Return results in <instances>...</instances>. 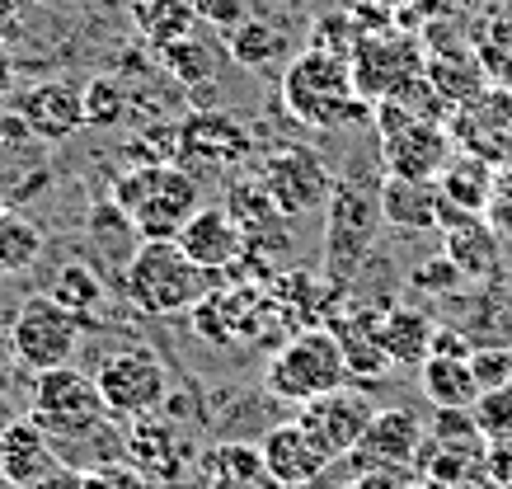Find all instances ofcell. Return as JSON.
Masks as SVG:
<instances>
[{
  "instance_id": "cell-1",
  "label": "cell",
  "mask_w": 512,
  "mask_h": 489,
  "mask_svg": "<svg viewBox=\"0 0 512 489\" xmlns=\"http://www.w3.org/2000/svg\"><path fill=\"white\" fill-rule=\"evenodd\" d=\"M109 207L137 231L141 240H174L193 212L202 207L198 179L174 160H146L113 174Z\"/></svg>"
},
{
  "instance_id": "cell-2",
  "label": "cell",
  "mask_w": 512,
  "mask_h": 489,
  "mask_svg": "<svg viewBox=\"0 0 512 489\" xmlns=\"http://www.w3.org/2000/svg\"><path fill=\"white\" fill-rule=\"evenodd\" d=\"M123 287L141 316L170 320L193 316V306L212 292V273H202L179 240H141L123 264Z\"/></svg>"
},
{
  "instance_id": "cell-3",
  "label": "cell",
  "mask_w": 512,
  "mask_h": 489,
  "mask_svg": "<svg viewBox=\"0 0 512 489\" xmlns=\"http://www.w3.org/2000/svg\"><path fill=\"white\" fill-rule=\"evenodd\" d=\"M282 104L296 123L306 127H348L372 118V99L357 95L353 66L334 57V52H301L287 71H282Z\"/></svg>"
},
{
  "instance_id": "cell-4",
  "label": "cell",
  "mask_w": 512,
  "mask_h": 489,
  "mask_svg": "<svg viewBox=\"0 0 512 489\" xmlns=\"http://www.w3.org/2000/svg\"><path fill=\"white\" fill-rule=\"evenodd\" d=\"M268 391L287 400V405H311L315 395L334 391L348 381V363H343V348L334 339L329 325H311V330L287 334L273 358H268Z\"/></svg>"
},
{
  "instance_id": "cell-5",
  "label": "cell",
  "mask_w": 512,
  "mask_h": 489,
  "mask_svg": "<svg viewBox=\"0 0 512 489\" xmlns=\"http://www.w3.org/2000/svg\"><path fill=\"white\" fill-rule=\"evenodd\" d=\"M325 278L329 283H348L362 259L376 245V226H381V193L353 179H334L325 203Z\"/></svg>"
},
{
  "instance_id": "cell-6",
  "label": "cell",
  "mask_w": 512,
  "mask_h": 489,
  "mask_svg": "<svg viewBox=\"0 0 512 489\" xmlns=\"http://www.w3.org/2000/svg\"><path fill=\"white\" fill-rule=\"evenodd\" d=\"M29 414L52 433V442H76L90 438L109 424V405L94 386V377H85L76 363L52 367L33 381V405Z\"/></svg>"
},
{
  "instance_id": "cell-7",
  "label": "cell",
  "mask_w": 512,
  "mask_h": 489,
  "mask_svg": "<svg viewBox=\"0 0 512 489\" xmlns=\"http://www.w3.org/2000/svg\"><path fill=\"white\" fill-rule=\"evenodd\" d=\"M80 334H85V320L71 316L62 301H52L47 292L19 301L15 320H10V353L15 363L33 377H43L52 367H66L76 358Z\"/></svg>"
},
{
  "instance_id": "cell-8",
  "label": "cell",
  "mask_w": 512,
  "mask_h": 489,
  "mask_svg": "<svg viewBox=\"0 0 512 489\" xmlns=\"http://www.w3.org/2000/svg\"><path fill=\"white\" fill-rule=\"evenodd\" d=\"M94 386L104 395L113 419H146L165 405L170 395V367L160 363L156 348H118L109 353L99 372H94Z\"/></svg>"
},
{
  "instance_id": "cell-9",
  "label": "cell",
  "mask_w": 512,
  "mask_h": 489,
  "mask_svg": "<svg viewBox=\"0 0 512 489\" xmlns=\"http://www.w3.org/2000/svg\"><path fill=\"white\" fill-rule=\"evenodd\" d=\"M254 151L249 127L226 109H193L174 127V165H184L193 179L226 174Z\"/></svg>"
},
{
  "instance_id": "cell-10",
  "label": "cell",
  "mask_w": 512,
  "mask_h": 489,
  "mask_svg": "<svg viewBox=\"0 0 512 489\" xmlns=\"http://www.w3.org/2000/svg\"><path fill=\"white\" fill-rule=\"evenodd\" d=\"M376 419V405L367 391H357V386H334V391L315 395L311 405H301V414H296V424L306 428L315 438V447L325 452L329 461L348 457L357 442H362V433L372 428Z\"/></svg>"
},
{
  "instance_id": "cell-11",
  "label": "cell",
  "mask_w": 512,
  "mask_h": 489,
  "mask_svg": "<svg viewBox=\"0 0 512 489\" xmlns=\"http://www.w3.org/2000/svg\"><path fill=\"white\" fill-rule=\"evenodd\" d=\"M259 184H264L268 198L278 203L282 217H306V212H315L320 203H329V189H334L325 160H320V151H311V146H278V151L264 160Z\"/></svg>"
},
{
  "instance_id": "cell-12",
  "label": "cell",
  "mask_w": 512,
  "mask_h": 489,
  "mask_svg": "<svg viewBox=\"0 0 512 489\" xmlns=\"http://www.w3.org/2000/svg\"><path fill=\"white\" fill-rule=\"evenodd\" d=\"M348 66H353V80H357V95L362 99H390L400 95L404 85L414 76H423V62H419V48L409 43V38H400V33H362L357 38L353 57H348Z\"/></svg>"
},
{
  "instance_id": "cell-13",
  "label": "cell",
  "mask_w": 512,
  "mask_h": 489,
  "mask_svg": "<svg viewBox=\"0 0 512 489\" xmlns=\"http://www.w3.org/2000/svg\"><path fill=\"white\" fill-rule=\"evenodd\" d=\"M423 442H428V428L414 410H404V405H390V410H376L372 428L362 433L348 461H353V471H414V461H419Z\"/></svg>"
},
{
  "instance_id": "cell-14",
  "label": "cell",
  "mask_w": 512,
  "mask_h": 489,
  "mask_svg": "<svg viewBox=\"0 0 512 489\" xmlns=\"http://www.w3.org/2000/svg\"><path fill=\"white\" fill-rule=\"evenodd\" d=\"M273 325V301H264L259 287H226V292H207L193 306V330L207 344H240V339H259Z\"/></svg>"
},
{
  "instance_id": "cell-15",
  "label": "cell",
  "mask_w": 512,
  "mask_h": 489,
  "mask_svg": "<svg viewBox=\"0 0 512 489\" xmlns=\"http://www.w3.org/2000/svg\"><path fill=\"white\" fill-rule=\"evenodd\" d=\"M174 240H179V250H184L202 273H212V278H217V273H231L235 264L245 259V245H249L245 231H240V221H235L226 207H207V203L179 226Z\"/></svg>"
},
{
  "instance_id": "cell-16",
  "label": "cell",
  "mask_w": 512,
  "mask_h": 489,
  "mask_svg": "<svg viewBox=\"0 0 512 489\" xmlns=\"http://www.w3.org/2000/svg\"><path fill=\"white\" fill-rule=\"evenodd\" d=\"M494 174L498 165L470 151H456L451 165L437 174V231H451L470 217H484L489 193H494Z\"/></svg>"
},
{
  "instance_id": "cell-17",
  "label": "cell",
  "mask_w": 512,
  "mask_h": 489,
  "mask_svg": "<svg viewBox=\"0 0 512 489\" xmlns=\"http://www.w3.org/2000/svg\"><path fill=\"white\" fill-rule=\"evenodd\" d=\"M19 118L29 127V137L47 146L71 142L80 127H85V99H80V85L71 80H38L19 95Z\"/></svg>"
},
{
  "instance_id": "cell-18",
  "label": "cell",
  "mask_w": 512,
  "mask_h": 489,
  "mask_svg": "<svg viewBox=\"0 0 512 489\" xmlns=\"http://www.w3.org/2000/svg\"><path fill=\"white\" fill-rule=\"evenodd\" d=\"M0 466H5L10 489H33L62 471V457H57L52 433L29 414V419L0 424Z\"/></svg>"
},
{
  "instance_id": "cell-19",
  "label": "cell",
  "mask_w": 512,
  "mask_h": 489,
  "mask_svg": "<svg viewBox=\"0 0 512 489\" xmlns=\"http://www.w3.org/2000/svg\"><path fill=\"white\" fill-rule=\"evenodd\" d=\"M259 457H264V471L278 480L282 489H306L315 485L320 475H325L329 457L315 447V438L306 433V428L296 424H273L264 433V442H259Z\"/></svg>"
},
{
  "instance_id": "cell-20",
  "label": "cell",
  "mask_w": 512,
  "mask_h": 489,
  "mask_svg": "<svg viewBox=\"0 0 512 489\" xmlns=\"http://www.w3.org/2000/svg\"><path fill=\"white\" fill-rule=\"evenodd\" d=\"M381 156H386V174H404V179H437L456 156V142L447 137L442 123H414L381 137Z\"/></svg>"
},
{
  "instance_id": "cell-21",
  "label": "cell",
  "mask_w": 512,
  "mask_h": 489,
  "mask_svg": "<svg viewBox=\"0 0 512 489\" xmlns=\"http://www.w3.org/2000/svg\"><path fill=\"white\" fill-rule=\"evenodd\" d=\"M329 330L343 348V363L348 377L362 381H381L390 372L386 344H381V306H357V311H339L329 320Z\"/></svg>"
},
{
  "instance_id": "cell-22",
  "label": "cell",
  "mask_w": 512,
  "mask_h": 489,
  "mask_svg": "<svg viewBox=\"0 0 512 489\" xmlns=\"http://www.w3.org/2000/svg\"><path fill=\"white\" fill-rule=\"evenodd\" d=\"M433 339L437 320L423 306H409V301L381 306V344H386L390 367H423L433 353Z\"/></svg>"
},
{
  "instance_id": "cell-23",
  "label": "cell",
  "mask_w": 512,
  "mask_h": 489,
  "mask_svg": "<svg viewBox=\"0 0 512 489\" xmlns=\"http://www.w3.org/2000/svg\"><path fill=\"white\" fill-rule=\"evenodd\" d=\"M461 142L470 146V156L503 165V156L512 146V95L494 90V95L470 99L466 113H461Z\"/></svg>"
},
{
  "instance_id": "cell-24",
  "label": "cell",
  "mask_w": 512,
  "mask_h": 489,
  "mask_svg": "<svg viewBox=\"0 0 512 489\" xmlns=\"http://www.w3.org/2000/svg\"><path fill=\"white\" fill-rule=\"evenodd\" d=\"M381 217L400 231H437V179H404L386 174L381 179Z\"/></svg>"
},
{
  "instance_id": "cell-25",
  "label": "cell",
  "mask_w": 512,
  "mask_h": 489,
  "mask_svg": "<svg viewBox=\"0 0 512 489\" xmlns=\"http://www.w3.org/2000/svg\"><path fill=\"white\" fill-rule=\"evenodd\" d=\"M419 386L433 410H470L484 391L470 358H456V353H428V363L419 367Z\"/></svg>"
},
{
  "instance_id": "cell-26",
  "label": "cell",
  "mask_w": 512,
  "mask_h": 489,
  "mask_svg": "<svg viewBox=\"0 0 512 489\" xmlns=\"http://www.w3.org/2000/svg\"><path fill=\"white\" fill-rule=\"evenodd\" d=\"M498 250H503V236L484 217H470L461 226L442 231V254L461 269V278L480 283V278H494L498 273Z\"/></svg>"
},
{
  "instance_id": "cell-27",
  "label": "cell",
  "mask_w": 512,
  "mask_h": 489,
  "mask_svg": "<svg viewBox=\"0 0 512 489\" xmlns=\"http://www.w3.org/2000/svg\"><path fill=\"white\" fill-rule=\"evenodd\" d=\"M127 461H132L146 480H174V475L184 471V457L174 452L170 424H156L151 414L132 424V438H127Z\"/></svg>"
},
{
  "instance_id": "cell-28",
  "label": "cell",
  "mask_w": 512,
  "mask_h": 489,
  "mask_svg": "<svg viewBox=\"0 0 512 489\" xmlns=\"http://www.w3.org/2000/svg\"><path fill=\"white\" fill-rule=\"evenodd\" d=\"M132 24L151 48H170V43L193 33L198 0H132Z\"/></svg>"
},
{
  "instance_id": "cell-29",
  "label": "cell",
  "mask_w": 512,
  "mask_h": 489,
  "mask_svg": "<svg viewBox=\"0 0 512 489\" xmlns=\"http://www.w3.org/2000/svg\"><path fill=\"white\" fill-rule=\"evenodd\" d=\"M207 485L212 489H282L264 471L259 447H240V442H226V447H217L207 457Z\"/></svg>"
},
{
  "instance_id": "cell-30",
  "label": "cell",
  "mask_w": 512,
  "mask_h": 489,
  "mask_svg": "<svg viewBox=\"0 0 512 489\" xmlns=\"http://www.w3.org/2000/svg\"><path fill=\"white\" fill-rule=\"evenodd\" d=\"M43 254V231L24 212L0 203V273H24Z\"/></svg>"
},
{
  "instance_id": "cell-31",
  "label": "cell",
  "mask_w": 512,
  "mask_h": 489,
  "mask_svg": "<svg viewBox=\"0 0 512 489\" xmlns=\"http://www.w3.org/2000/svg\"><path fill=\"white\" fill-rule=\"evenodd\" d=\"M282 43H287V33H282L278 24L254 19V15H249L240 29H231V38H226L231 57L245 66V71H268V66L282 57Z\"/></svg>"
},
{
  "instance_id": "cell-32",
  "label": "cell",
  "mask_w": 512,
  "mask_h": 489,
  "mask_svg": "<svg viewBox=\"0 0 512 489\" xmlns=\"http://www.w3.org/2000/svg\"><path fill=\"white\" fill-rule=\"evenodd\" d=\"M80 99H85V127H118L132 113V95L118 76H90L80 85Z\"/></svg>"
},
{
  "instance_id": "cell-33",
  "label": "cell",
  "mask_w": 512,
  "mask_h": 489,
  "mask_svg": "<svg viewBox=\"0 0 512 489\" xmlns=\"http://www.w3.org/2000/svg\"><path fill=\"white\" fill-rule=\"evenodd\" d=\"M52 301H62L71 316L90 320L94 311H99V301H104V283L94 278L90 264H66V269H57V278H52V292H47Z\"/></svg>"
},
{
  "instance_id": "cell-34",
  "label": "cell",
  "mask_w": 512,
  "mask_h": 489,
  "mask_svg": "<svg viewBox=\"0 0 512 489\" xmlns=\"http://www.w3.org/2000/svg\"><path fill=\"white\" fill-rule=\"evenodd\" d=\"M160 66H165L179 85H202V80H212V48L188 33V38L170 43V48H160Z\"/></svg>"
},
{
  "instance_id": "cell-35",
  "label": "cell",
  "mask_w": 512,
  "mask_h": 489,
  "mask_svg": "<svg viewBox=\"0 0 512 489\" xmlns=\"http://www.w3.org/2000/svg\"><path fill=\"white\" fill-rule=\"evenodd\" d=\"M470 424L480 428L484 442L508 438V433H512V386H494V391H480V400L470 405Z\"/></svg>"
},
{
  "instance_id": "cell-36",
  "label": "cell",
  "mask_w": 512,
  "mask_h": 489,
  "mask_svg": "<svg viewBox=\"0 0 512 489\" xmlns=\"http://www.w3.org/2000/svg\"><path fill=\"white\" fill-rule=\"evenodd\" d=\"M461 283H466V278H461V269L451 264L447 254H437V259H423L419 269L409 273V287H414V292H433V297H451V292H456Z\"/></svg>"
},
{
  "instance_id": "cell-37",
  "label": "cell",
  "mask_w": 512,
  "mask_h": 489,
  "mask_svg": "<svg viewBox=\"0 0 512 489\" xmlns=\"http://www.w3.org/2000/svg\"><path fill=\"white\" fill-rule=\"evenodd\" d=\"M484 221L494 226L498 236H512V170H503V165L494 174V193H489V207H484Z\"/></svg>"
},
{
  "instance_id": "cell-38",
  "label": "cell",
  "mask_w": 512,
  "mask_h": 489,
  "mask_svg": "<svg viewBox=\"0 0 512 489\" xmlns=\"http://www.w3.org/2000/svg\"><path fill=\"white\" fill-rule=\"evenodd\" d=\"M198 19L221 33H231L249 19V0H198Z\"/></svg>"
},
{
  "instance_id": "cell-39",
  "label": "cell",
  "mask_w": 512,
  "mask_h": 489,
  "mask_svg": "<svg viewBox=\"0 0 512 489\" xmlns=\"http://www.w3.org/2000/svg\"><path fill=\"white\" fill-rule=\"evenodd\" d=\"M484 475L494 489H512V433L484 442Z\"/></svg>"
},
{
  "instance_id": "cell-40",
  "label": "cell",
  "mask_w": 512,
  "mask_h": 489,
  "mask_svg": "<svg viewBox=\"0 0 512 489\" xmlns=\"http://www.w3.org/2000/svg\"><path fill=\"white\" fill-rule=\"evenodd\" d=\"M348 489H419L414 471H362L357 480H348Z\"/></svg>"
},
{
  "instance_id": "cell-41",
  "label": "cell",
  "mask_w": 512,
  "mask_h": 489,
  "mask_svg": "<svg viewBox=\"0 0 512 489\" xmlns=\"http://www.w3.org/2000/svg\"><path fill=\"white\" fill-rule=\"evenodd\" d=\"M76 489H118L113 471H76Z\"/></svg>"
},
{
  "instance_id": "cell-42",
  "label": "cell",
  "mask_w": 512,
  "mask_h": 489,
  "mask_svg": "<svg viewBox=\"0 0 512 489\" xmlns=\"http://www.w3.org/2000/svg\"><path fill=\"white\" fill-rule=\"evenodd\" d=\"M10 80H15V52L5 48V24H0V95L10 90Z\"/></svg>"
},
{
  "instance_id": "cell-43",
  "label": "cell",
  "mask_w": 512,
  "mask_h": 489,
  "mask_svg": "<svg viewBox=\"0 0 512 489\" xmlns=\"http://www.w3.org/2000/svg\"><path fill=\"white\" fill-rule=\"evenodd\" d=\"M29 5H38V0H0V24H10V19H19Z\"/></svg>"
},
{
  "instance_id": "cell-44",
  "label": "cell",
  "mask_w": 512,
  "mask_h": 489,
  "mask_svg": "<svg viewBox=\"0 0 512 489\" xmlns=\"http://www.w3.org/2000/svg\"><path fill=\"white\" fill-rule=\"evenodd\" d=\"M33 489H76V471H57L52 480H43V485H33Z\"/></svg>"
},
{
  "instance_id": "cell-45",
  "label": "cell",
  "mask_w": 512,
  "mask_h": 489,
  "mask_svg": "<svg viewBox=\"0 0 512 489\" xmlns=\"http://www.w3.org/2000/svg\"><path fill=\"white\" fill-rule=\"evenodd\" d=\"M503 170H512V146H508V156H503Z\"/></svg>"
},
{
  "instance_id": "cell-46",
  "label": "cell",
  "mask_w": 512,
  "mask_h": 489,
  "mask_svg": "<svg viewBox=\"0 0 512 489\" xmlns=\"http://www.w3.org/2000/svg\"><path fill=\"white\" fill-rule=\"evenodd\" d=\"M0 489H10V480H5V466H0Z\"/></svg>"
},
{
  "instance_id": "cell-47",
  "label": "cell",
  "mask_w": 512,
  "mask_h": 489,
  "mask_svg": "<svg viewBox=\"0 0 512 489\" xmlns=\"http://www.w3.org/2000/svg\"><path fill=\"white\" fill-rule=\"evenodd\" d=\"M372 5H400V0H372Z\"/></svg>"
},
{
  "instance_id": "cell-48",
  "label": "cell",
  "mask_w": 512,
  "mask_h": 489,
  "mask_svg": "<svg viewBox=\"0 0 512 489\" xmlns=\"http://www.w3.org/2000/svg\"><path fill=\"white\" fill-rule=\"evenodd\" d=\"M0 118H5V95H0Z\"/></svg>"
},
{
  "instance_id": "cell-49",
  "label": "cell",
  "mask_w": 512,
  "mask_h": 489,
  "mask_svg": "<svg viewBox=\"0 0 512 489\" xmlns=\"http://www.w3.org/2000/svg\"><path fill=\"white\" fill-rule=\"evenodd\" d=\"M419 489H428V485H419Z\"/></svg>"
}]
</instances>
